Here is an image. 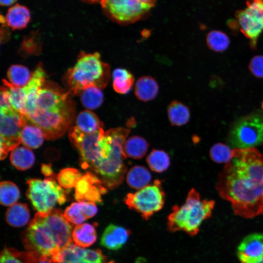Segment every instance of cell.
Returning a JSON list of instances; mask_svg holds the SVG:
<instances>
[{
    "label": "cell",
    "instance_id": "cell-10",
    "mask_svg": "<svg viewBox=\"0 0 263 263\" xmlns=\"http://www.w3.org/2000/svg\"><path fill=\"white\" fill-rule=\"evenodd\" d=\"M100 4L107 17L121 24L140 20L151 8L139 0H102Z\"/></svg>",
    "mask_w": 263,
    "mask_h": 263
},
{
    "label": "cell",
    "instance_id": "cell-38",
    "mask_svg": "<svg viewBox=\"0 0 263 263\" xmlns=\"http://www.w3.org/2000/svg\"><path fill=\"white\" fill-rule=\"evenodd\" d=\"M249 68L254 76L263 78V56L253 57L250 62Z\"/></svg>",
    "mask_w": 263,
    "mask_h": 263
},
{
    "label": "cell",
    "instance_id": "cell-24",
    "mask_svg": "<svg viewBox=\"0 0 263 263\" xmlns=\"http://www.w3.org/2000/svg\"><path fill=\"white\" fill-rule=\"evenodd\" d=\"M126 179L131 188L139 190L148 185L151 181V175L145 167L136 165L128 171Z\"/></svg>",
    "mask_w": 263,
    "mask_h": 263
},
{
    "label": "cell",
    "instance_id": "cell-18",
    "mask_svg": "<svg viewBox=\"0 0 263 263\" xmlns=\"http://www.w3.org/2000/svg\"><path fill=\"white\" fill-rule=\"evenodd\" d=\"M130 234V231L128 229L110 224L102 234L101 244L110 250H118L126 243Z\"/></svg>",
    "mask_w": 263,
    "mask_h": 263
},
{
    "label": "cell",
    "instance_id": "cell-21",
    "mask_svg": "<svg viewBox=\"0 0 263 263\" xmlns=\"http://www.w3.org/2000/svg\"><path fill=\"white\" fill-rule=\"evenodd\" d=\"M72 237L76 245L83 248L92 245L97 238L94 226L88 223L76 225L73 230Z\"/></svg>",
    "mask_w": 263,
    "mask_h": 263
},
{
    "label": "cell",
    "instance_id": "cell-48",
    "mask_svg": "<svg viewBox=\"0 0 263 263\" xmlns=\"http://www.w3.org/2000/svg\"><path fill=\"white\" fill-rule=\"evenodd\" d=\"M262 214H263V211H262Z\"/></svg>",
    "mask_w": 263,
    "mask_h": 263
},
{
    "label": "cell",
    "instance_id": "cell-41",
    "mask_svg": "<svg viewBox=\"0 0 263 263\" xmlns=\"http://www.w3.org/2000/svg\"><path fill=\"white\" fill-rule=\"evenodd\" d=\"M15 254L19 257L24 263H52L49 261H41L37 259L29 253H21L14 251Z\"/></svg>",
    "mask_w": 263,
    "mask_h": 263
},
{
    "label": "cell",
    "instance_id": "cell-19",
    "mask_svg": "<svg viewBox=\"0 0 263 263\" xmlns=\"http://www.w3.org/2000/svg\"><path fill=\"white\" fill-rule=\"evenodd\" d=\"M159 86L155 79L150 76H142L136 81L134 87L136 97L143 102L154 99L158 94Z\"/></svg>",
    "mask_w": 263,
    "mask_h": 263
},
{
    "label": "cell",
    "instance_id": "cell-3",
    "mask_svg": "<svg viewBox=\"0 0 263 263\" xmlns=\"http://www.w3.org/2000/svg\"><path fill=\"white\" fill-rule=\"evenodd\" d=\"M73 226L61 210L38 212L25 232L24 245L28 253L41 261H49L73 243Z\"/></svg>",
    "mask_w": 263,
    "mask_h": 263
},
{
    "label": "cell",
    "instance_id": "cell-27",
    "mask_svg": "<svg viewBox=\"0 0 263 263\" xmlns=\"http://www.w3.org/2000/svg\"><path fill=\"white\" fill-rule=\"evenodd\" d=\"M149 144L144 138L134 135L126 139L124 151L127 157L134 159L143 158L146 154Z\"/></svg>",
    "mask_w": 263,
    "mask_h": 263
},
{
    "label": "cell",
    "instance_id": "cell-16",
    "mask_svg": "<svg viewBox=\"0 0 263 263\" xmlns=\"http://www.w3.org/2000/svg\"><path fill=\"white\" fill-rule=\"evenodd\" d=\"M45 72L38 65L32 74L29 82L23 87L26 94V100L23 114L27 117L32 115L36 109V103L39 92L45 81Z\"/></svg>",
    "mask_w": 263,
    "mask_h": 263
},
{
    "label": "cell",
    "instance_id": "cell-32",
    "mask_svg": "<svg viewBox=\"0 0 263 263\" xmlns=\"http://www.w3.org/2000/svg\"><path fill=\"white\" fill-rule=\"evenodd\" d=\"M80 100L82 105L91 110L99 107L104 100V95L101 89L96 87H90L81 92Z\"/></svg>",
    "mask_w": 263,
    "mask_h": 263
},
{
    "label": "cell",
    "instance_id": "cell-23",
    "mask_svg": "<svg viewBox=\"0 0 263 263\" xmlns=\"http://www.w3.org/2000/svg\"><path fill=\"white\" fill-rule=\"evenodd\" d=\"M30 216V211L26 204L16 203L7 209L5 219L9 225L19 227L28 223Z\"/></svg>",
    "mask_w": 263,
    "mask_h": 263
},
{
    "label": "cell",
    "instance_id": "cell-31",
    "mask_svg": "<svg viewBox=\"0 0 263 263\" xmlns=\"http://www.w3.org/2000/svg\"><path fill=\"white\" fill-rule=\"evenodd\" d=\"M31 75L28 69L21 65H13L7 73L9 82L18 87H24L29 81Z\"/></svg>",
    "mask_w": 263,
    "mask_h": 263
},
{
    "label": "cell",
    "instance_id": "cell-20",
    "mask_svg": "<svg viewBox=\"0 0 263 263\" xmlns=\"http://www.w3.org/2000/svg\"><path fill=\"white\" fill-rule=\"evenodd\" d=\"M5 19L7 25L13 30L22 29L30 21V12L26 6L16 4L8 10Z\"/></svg>",
    "mask_w": 263,
    "mask_h": 263
},
{
    "label": "cell",
    "instance_id": "cell-49",
    "mask_svg": "<svg viewBox=\"0 0 263 263\" xmlns=\"http://www.w3.org/2000/svg\"></svg>",
    "mask_w": 263,
    "mask_h": 263
},
{
    "label": "cell",
    "instance_id": "cell-5",
    "mask_svg": "<svg viewBox=\"0 0 263 263\" xmlns=\"http://www.w3.org/2000/svg\"><path fill=\"white\" fill-rule=\"evenodd\" d=\"M215 205L213 200H201L194 188L188 192L181 206H174L168 217V228L171 232L183 231L194 236L203 222L210 217Z\"/></svg>",
    "mask_w": 263,
    "mask_h": 263
},
{
    "label": "cell",
    "instance_id": "cell-11",
    "mask_svg": "<svg viewBox=\"0 0 263 263\" xmlns=\"http://www.w3.org/2000/svg\"><path fill=\"white\" fill-rule=\"evenodd\" d=\"M234 25L250 40L255 48L263 31V0H247L246 7L235 13Z\"/></svg>",
    "mask_w": 263,
    "mask_h": 263
},
{
    "label": "cell",
    "instance_id": "cell-34",
    "mask_svg": "<svg viewBox=\"0 0 263 263\" xmlns=\"http://www.w3.org/2000/svg\"><path fill=\"white\" fill-rule=\"evenodd\" d=\"M229 42L228 36L220 31H211L207 36V46L216 52H221L226 50L229 45Z\"/></svg>",
    "mask_w": 263,
    "mask_h": 263
},
{
    "label": "cell",
    "instance_id": "cell-28",
    "mask_svg": "<svg viewBox=\"0 0 263 263\" xmlns=\"http://www.w3.org/2000/svg\"><path fill=\"white\" fill-rule=\"evenodd\" d=\"M134 82L133 75L126 69L116 68L113 73V87L119 94H124L130 92Z\"/></svg>",
    "mask_w": 263,
    "mask_h": 263
},
{
    "label": "cell",
    "instance_id": "cell-30",
    "mask_svg": "<svg viewBox=\"0 0 263 263\" xmlns=\"http://www.w3.org/2000/svg\"><path fill=\"white\" fill-rule=\"evenodd\" d=\"M146 162L153 171L161 173L169 167L170 161L169 154L164 150L153 149L147 156Z\"/></svg>",
    "mask_w": 263,
    "mask_h": 263
},
{
    "label": "cell",
    "instance_id": "cell-44",
    "mask_svg": "<svg viewBox=\"0 0 263 263\" xmlns=\"http://www.w3.org/2000/svg\"><path fill=\"white\" fill-rule=\"evenodd\" d=\"M142 2L150 5L151 7L154 5L157 0H139Z\"/></svg>",
    "mask_w": 263,
    "mask_h": 263
},
{
    "label": "cell",
    "instance_id": "cell-35",
    "mask_svg": "<svg viewBox=\"0 0 263 263\" xmlns=\"http://www.w3.org/2000/svg\"><path fill=\"white\" fill-rule=\"evenodd\" d=\"M2 82L3 86L9 90L12 106L22 113L26 100V94L24 88L15 86L5 79H3Z\"/></svg>",
    "mask_w": 263,
    "mask_h": 263
},
{
    "label": "cell",
    "instance_id": "cell-1",
    "mask_svg": "<svg viewBox=\"0 0 263 263\" xmlns=\"http://www.w3.org/2000/svg\"><path fill=\"white\" fill-rule=\"evenodd\" d=\"M263 156L255 148L235 149L220 173L216 188L235 214L250 218L263 210Z\"/></svg>",
    "mask_w": 263,
    "mask_h": 263
},
{
    "label": "cell",
    "instance_id": "cell-40",
    "mask_svg": "<svg viewBox=\"0 0 263 263\" xmlns=\"http://www.w3.org/2000/svg\"><path fill=\"white\" fill-rule=\"evenodd\" d=\"M13 107L10 99V94L8 89L3 86L0 89V108Z\"/></svg>",
    "mask_w": 263,
    "mask_h": 263
},
{
    "label": "cell",
    "instance_id": "cell-7",
    "mask_svg": "<svg viewBox=\"0 0 263 263\" xmlns=\"http://www.w3.org/2000/svg\"><path fill=\"white\" fill-rule=\"evenodd\" d=\"M165 199V193L161 181L156 180L151 185L134 193L127 194L124 202L129 208L138 212L143 219L148 220L163 208Z\"/></svg>",
    "mask_w": 263,
    "mask_h": 263
},
{
    "label": "cell",
    "instance_id": "cell-8",
    "mask_svg": "<svg viewBox=\"0 0 263 263\" xmlns=\"http://www.w3.org/2000/svg\"><path fill=\"white\" fill-rule=\"evenodd\" d=\"M235 149L252 148L263 143V115L258 113L243 117L235 122L229 135Z\"/></svg>",
    "mask_w": 263,
    "mask_h": 263
},
{
    "label": "cell",
    "instance_id": "cell-47",
    "mask_svg": "<svg viewBox=\"0 0 263 263\" xmlns=\"http://www.w3.org/2000/svg\"><path fill=\"white\" fill-rule=\"evenodd\" d=\"M260 263H263V259Z\"/></svg>",
    "mask_w": 263,
    "mask_h": 263
},
{
    "label": "cell",
    "instance_id": "cell-25",
    "mask_svg": "<svg viewBox=\"0 0 263 263\" xmlns=\"http://www.w3.org/2000/svg\"><path fill=\"white\" fill-rule=\"evenodd\" d=\"M167 113L169 120L172 126H183L190 119V114L188 108L177 100H173L170 103L168 107Z\"/></svg>",
    "mask_w": 263,
    "mask_h": 263
},
{
    "label": "cell",
    "instance_id": "cell-33",
    "mask_svg": "<svg viewBox=\"0 0 263 263\" xmlns=\"http://www.w3.org/2000/svg\"><path fill=\"white\" fill-rule=\"evenodd\" d=\"M20 196L18 187L9 181H2L0 185V202L4 206H11L17 202Z\"/></svg>",
    "mask_w": 263,
    "mask_h": 263
},
{
    "label": "cell",
    "instance_id": "cell-46",
    "mask_svg": "<svg viewBox=\"0 0 263 263\" xmlns=\"http://www.w3.org/2000/svg\"><path fill=\"white\" fill-rule=\"evenodd\" d=\"M262 109L263 110V103H262Z\"/></svg>",
    "mask_w": 263,
    "mask_h": 263
},
{
    "label": "cell",
    "instance_id": "cell-2",
    "mask_svg": "<svg viewBox=\"0 0 263 263\" xmlns=\"http://www.w3.org/2000/svg\"><path fill=\"white\" fill-rule=\"evenodd\" d=\"M130 132L122 127L106 132L101 128L93 133L83 132L76 126L69 130V137L78 150L81 168L96 175L107 189L117 188L124 181L127 157L124 145Z\"/></svg>",
    "mask_w": 263,
    "mask_h": 263
},
{
    "label": "cell",
    "instance_id": "cell-17",
    "mask_svg": "<svg viewBox=\"0 0 263 263\" xmlns=\"http://www.w3.org/2000/svg\"><path fill=\"white\" fill-rule=\"evenodd\" d=\"M97 212L95 203L79 202L73 203L68 207L64 211V215L71 224L78 225L94 217Z\"/></svg>",
    "mask_w": 263,
    "mask_h": 263
},
{
    "label": "cell",
    "instance_id": "cell-42",
    "mask_svg": "<svg viewBox=\"0 0 263 263\" xmlns=\"http://www.w3.org/2000/svg\"><path fill=\"white\" fill-rule=\"evenodd\" d=\"M41 171L42 173L46 177H50L54 174L51 164H42Z\"/></svg>",
    "mask_w": 263,
    "mask_h": 263
},
{
    "label": "cell",
    "instance_id": "cell-4",
    "mask_svg": "<svg viewBox=\"0 0 263 263\" xmlns=\"http://www.w3.org/2000/svg\"><path fill=\"white\" fill-rule=\"evenodd\" d=\"M110 78V66L103 62L98 52L81 53L75 66L69 69L65 76L69 93L76 94L90 88H105Z\"/></svg>",
    "mask_w": 263,
    "mask_h": 263
},
{
    "label": "cell",
    "instance_id": "cell-14",
    "mask_svg": "<svg viewBox=\"0 0 263 263\" xmlns=\"http://www.w3.org/2000/svg\"><path fill=\"white\" fill-rule=\"evenodd\" d=\"M237 256L241 263H260L263 259V233L246 236L238 247Z\"/></svg>",
    "mask_w": 263,
    "mask_h": 263
},
{
    "label": "cell",
    "instance_id": "cell-36",
    "mask_svg": "<svg viewBox=\"0 0 263 263\" xmlns=\"http://www.w3.org/2000/svg\"><path fill=\"white\" fill-rule=\"evenodd\" d=\"M82 175L75 169L71 168L64 169L57 175L58 184L66 189L75 188L77 180Z\"/></svg>",
    "mask_w": 263,
    "mask_h": 263
},
{
    "label": "cell",
    "instance_id": "cell-37",
    "mask_svg": "<svg viewBox=\"0 0 263 263\" xmlns=\"http://www.w3.org/2000/svg\"><path fill=\"white\" fill-rule=\"evenodd\" d=\"M210 157L215 162L227 163L232 158V150L226 145L218 143L211 148Z\"/></svg>",
    "mask_w": 263,
    "mask_h": 263
},
{
    "label": "cell",
    "instance_id": "cell-12",
    "mask_svg": "<svg viewBox=\"0 0 263 263\" xmlns=\"http://www.w3.org/2000/svg\"><path fill=\"white\" fill-rule=\"evenodd\" d=\"M52 263H114L100 249H87L71 243L52 258Z\"/></svg>",
    "mask_w": 263,
    "mask_h": 263
},
{
    "label": "cell",
    "instance_id": "cell-13",
    "mask_svg": "<svg viewBox=\"0 0 263 263\" xmlns=\"http://www.w3.org/2000/svg\"><path fill=\"white\" fill-rule=\"evenodd\" d=\"M75 188V197L78 202L101 203L102 195L107 191L100 180L89 171L78 179Z\"/></svg>",
    "mask_w": 263,
    "mask_h": 263
},
{
    "label": "cell",
    "instance_id": "cell-15",
    "mask_svg": "<svg viewBox=\"0 0 263 263\" xmlns=\"http://www.w3.org/2000/svg\"><path fill=\"white\" fill-rule=\"evenodd\" d=\"M69 94L42 87L38 95L36 110L44 111L65 108L73 103Z\"/></svg>",
    "mask_w": 263,
    "mask_h": 263
},
{
    "label": "cell",
    "instance_id": "cell-6",
    "mask_svg": "<svg viewBox=\"0 0 263 263\" xmlns=\"http://www.w3.org/2000/svg\"><path fill=\"white\" fill-rule=\"evenodd\" d=\"M56 178L54 173L44 180L30 179L27 181V197L38 212H48L57 204L61 205L66 202L65 191L56 182Z\"/></svg>",
    "mask_w": 263,
    "mask_h": 263
},
{
    "label": "cell",
    "instance_id": "cell-39",
    "mask_svg": "<svg viewBox=\"0 0 263 263\" xmlns=\"http://www.w3.org/2000/svg\"><path fill=\"white\" fill-rule=\"evenodd\" d=\"M0 263H24L12 249L5 248L1 252Z\"/></svg>",
    "mask_w": 263,
    "mask_h": 263
},
{
    "label": "cell",
    "instance_id": "cell-29",
    "mask_svg": "<svg viewBox=\"0 0 263 263\" xmlns=\"http://www.w3.org/2000/svg\"><path fill=\"white\" fill-rule=\"evenodd\" d=\"M75 123L76 127L86 133H93L103 128V123L96 115L89 110L81 112L76 118Z\"/></svg>",
    "mask_w": 263,
    "mask_h": 263
},
{
    "label": "cell",
    "instance_id": "cell-43",
    "mask_svg": "<svg viewBox=\"0 0 263 263\" xmlns=\"http://www.w3.org/2000/svg\"><path fill=\"white\" fill-rule=\"evenodd\" d=\"M18 0H0V4L2 6H10Z\"/></svg>",
    "mask_w": 263,
    "mask_h": 263
},
{
    "label": "cell",
    "instance_id": "cell-26",
    "mask_svg": "<svg viewBox=\"0 0 263 263\" xmlns=\"http://www.w3.org/2000/svg\"><path fill=\"white\" fill-rule=\"evenodd\" d=\"M10 160L11 164L17 169L25 170L33 165L35 157L29 148L18 147L12 151Z\"/></svg>",
    "mask_w": 263,
    "mask_h": 263
},
{
    "label": "cell",
    "instance_id": "cell-9",
    "mask_svg": "<svg viewBox=\"0 0 263 263\" xmlns=\"http://www.w3.org/2000/svg\"><path fill=\"white\" fill-rule=\"evenodd\" d=\"M27 122L25 116L14 107L0 108V159L21 143V132Z\"/></svg>",
    "mask_w": 263,
    "mask_h": 263
},
{
    "label": "cell",
    "instance_id": "cell-22",
    "mask_svg": "<svg viewBox=\"0 0 263 263\" xmlns=\"http://www.w3.org/2000/svg\"><path fill=\"white\" fill-rule=\"evenodd\" d=\"M45 138L42 131L27 120L21 132V143L27 148L37 149L40 147Z\"/></svg>",
    "mask_w": 263,
    "mask_h": 263
},
{
    "label": "cell",
    "instance_id": "cell-45",
    "mask_svg": "<svg viewBox=\"0 0 263 263\" xmlns=\"http://www.w3.org/2000/svg\"><path fill=\"white\" fill-rule=\"evenodd\" d=\"M81 1L88 3V4H94L96 3H98L101 1L102 0H80Z\"/></svg>",
    "mask_w": 263,
    "mask_h": 263
}]
</instances>
